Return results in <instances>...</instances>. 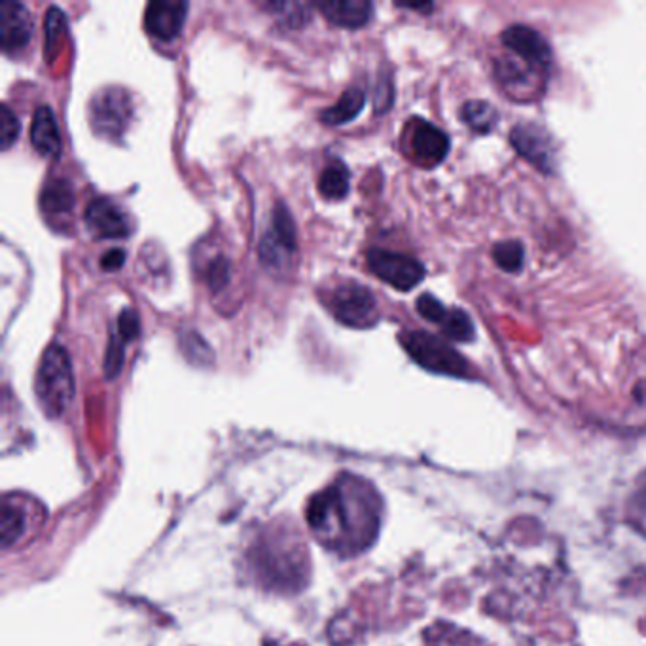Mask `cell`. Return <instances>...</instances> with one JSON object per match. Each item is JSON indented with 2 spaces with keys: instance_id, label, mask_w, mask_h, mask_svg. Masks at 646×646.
<instances>
[{
  "instance_id": "1",
  "label": "cell",
  "mask_w": 646,
  "mask_h": 646,
  "mask_svg": "<svg viewBox=\"0 0 646 646\" xmlns=\"http://www.w3.org/2000/svg\"><path fill=\"white\" fill-rule=\"evenodd\" d=\"M307 520L322 545L353 556L370 545L378 533V499L363 482L340 479L313 499Z\"/></svg>"
},
{
  "instance_id": "2",
  "label": "cell",
  "mask_w": 646,
  "mask_h": 646,
  "mask_svg": "<svg viewBox=\"0 0 646 646\" xmlns=\"http://www.w3.org/2000/svg\"><path fill=\"white\" fill-rule=\"evenodd\" d=\"M74 376L71 356L63 345L53 343L44 351L38 364L35 392L44 414L56 419L65 414L74 399Z\"/></svg>"
},
{
  "instance_id": "3",
  "label": "cell",
  "mask_w": 646,
  "mask_h": 646,
  "mask_svg": "<svg viewBox=\"0 0 646 646\" xmlns=\"http://www.w3.org/2000/svg\"><path fill=\"white\" fill-rule=\"evenodd\" d=\"M400 343L407 355L425 370L453 376V378H466L471 371L465 356L438 336L422 332V330L404 332L400 336Z\"/></svg>"
},
{
  "instance_id": "4",
  "label": "cell",
  "mask_w": 646,
  "mask_h": 646,
  "mask_svg": "<svg viewBox=\"0 0 646 646\" xmlns=\"http://www.w3.org/2000/svg\"><path fill=\"white\" fill-rule=\"evenodd\" d=\"M133 117L131 97L122 87H105L89 102V125L97 137L120 141Z\"/></svg>"
},
{
  "instance_id": "5",
  "label": "cell",
  "mask_w": 646,
  "mask_h": 646,
  "mask_svg": "<svg viewBox=\"0 0 646 646\" xmlns=\"http://www.w3.org/2000/svg\"><path fill=\"white\" fill-rule=\"evenodd\" d=\"M330 312L342 325L351 328H370L378 322V302L366 287L355 281L338 287L328 302Z\"/></svg>"
},
{
  "instance_id": "6",
  "label": "cell",
  "mask_w": 646,
  "mask_h": 646,
  "mask_svg": "<svg viewBox=\"0 0 646 646\" xmlns=\"http://www.w3.org/2000/svg\"><path fill=\"white\" fill-rule=\"evenodd\" d=\"M368 268L383 283L391 284L397 291L407 292L415 289L425 279V268L412 256L392 253L386 248L368 251Z\"/></svg>"
},
{
  "instance_id": "7",
  "label": "cell",
  "mask_w": 646,
  "mask_h": 646,
  "mask_svg": "<svg viewBox=\"0 0 646 646\" xmlns=\"http://www.w3.org/2000/svg\"><path fill=\"white\" fill-rule=\"evenodd\" d=\"M294 251H296V226L292 220L291 211L284 205H277L271 228L258 245L261 264L271 269L281 268Z\"/></svg>"
},
{
  "instance_id": "8",
  "label": "cell",
  "mask_w": 646,
  "mask_h": 646,
  "mask_svg": "<svg viewBox=\"0 0 646 646\" xmlns=\"http://www.w3.org/2000/svg\"><path fill=\"white\" fill-rule=\"evenodd\" d=\"M40 522H42V510L40 507L33 509V499H25L20 495H7L0 510L4 548L17 545Z\"/></svg>"
},
{
  "instance_id": "9",
  "label": "cell",
  "mask_w": 646,
  "mask_h": 646,
  "mask_svg": "<svg viewBox=\"0 0 646 646\" xmlns=\"http://www.w3.org/2000/svg\"><path fill=\"white\" fill-rule=\"evenodd\" d=\"M510 141L517 154L533 163L535 168L545 171V173H552L556 168V146H553L552 137L540 125H516L512 130Z\"/></svg>"
},
{
  "instance_id": "10",
  "label": "cell",
  "mask_w": 646,
  "mask_h": 646,
  "mask_svg": "<svg viewBox=\"0 0 646 646\" xmlns=\"http://www.w3.org/2000/svg\"><path fill=\"white\" fill-rule=\"evenodd\" d=\"M87 230L101 240H125L131 233L130 218L109 197L89 202L84 212Z\"/></svg>"
},
{
  "instance_id": "11",
  "label": "cell",
  "mask_w": 646,
  "mask_h": 646,
  "mask_svg": "<svg viewBox=\"0 0 646 646\" xmlns=\"http://www.w3.org/2000/svg\"><path fill=\"white\" fill-rule=\"evenodd\" d=\"M33 17L22 2L7 0L0 7V46L4 53L25 50L33 38Z\"/></svg>"
},
{
  "instance_id": "12",
  "label": "cell",
  "mask_w": 646,
  "mask_h": 646,
  "mask_svg": "<svg viewBox=\"0 0 646 646\" xmlns=\"http://www.w3.org/2000/svg\"><path fill=\"white\" fill-rule=\"evenodd\" d=\"M188 14L186 2L156 0L146 7L145 27L148 35L163 42H171L181 35Z\"/></svg>"
},
{
  "instance_id": "13",
  "label": "cell",
  "mask_w": 646,
  "mask_h": 646,
  "mask_svg": "<svg viewBox=\"0 0 646 646\" xmlns=\"http://www.w3.org/2000/svg\"><path fill=\"white\" fill-rule=\"evenodd\" d=\"M410 148L417 163H422L425 168H435L438 163H442L450 153V138L440 127L417 120L412 125Z\"/></svg>"
},
{
  "instance_id": "14",
  "label": "cell",
  "mask_w": 646,
  "mask_h": 646,
  "mask_svg": "<svg viewBox=\"0 0 646 646\" xmlns=\"http://www.w3.org/2000/svg\"><path fill=\"white\" fill-rule=\"evenodd\" d=\"M502 44L529 66L545 69L552 61V53L545 37L527 25H512L502 33Z\"/></svg>"
},
{
  "instance_id": "15",
  "label": "cell",
  "mask_w": 646,
  "mask_h": 646,
  "mask_svg": "<svg viewBox=\"0 0 646 646\" xmlns=\"http://www.w3.org/2000/svg\"><path fill=\"white\" fill-rule=\"evenodd\" d=\"M313 7L319 8L328 22L345 29H361L374 14V4L368 0H328Z\"/></svg>"
},
{
  "instance_id": "16",
  "label": "cell",
  "mask_w": 646,
  "mask_h": 646,
  "mask_svg": "<svg viewBox=\"0 0 646 646\" xmlns=\"http://www.w3.org/2000/svg\"><path fill=\"white\" fill-rule=\"evenodd\" d=\"M31 143L44 158H59L61 156V133L53 110L42 105L35 110L33 125H31Z\"/></svg>"
},
{
  "instance_id": "17",
  "label": "cell",
  "mask_w": 646,
  "mask_h": 646,
  "mask_svg": "<svg viewBox=\"0 0 646 646\" xmlns=\"http://www.w3.org/2000/svg\"><path fill=\"white\" fill-rule=\"evenodd\" d=\"M74 207L73 186L66 181L56 179V181L44 184L42 194H40V209L44 218H48L51 224L71 217Z\"/></svg>"
},
{
  "instance_id": "18",
  "label": "cell",
  "mask_w": 646,
  "mask_h": 646,
  "mask_svg": "<svg viewBox=\"0 0 646 646\" xmlns=\"http://www.w3.org/2000/svg\"><path fill=\"white\" fill-rule=\"evenodd\" d=\"M366 94L361 87H349L348 92L340 97V101L334 102L330 109L320 112L322 124L343 125L353 122L364 109Z\"/></svg>"
},
{
  "instance_id": "19",
  "label": "cell",
  "mask_w": 646,
  "mask_h": 646,
  "mask_svg": "<svg viewBox=\"0 0 646 646\" xmlns=\"http://www.w3.org/2000/svg\"><path fill=\"white\" fill-rule=\"evenodd\" d=\"M351 174L342 160H336L328 166L319 179V192L327 199H343L349 194Z\"/></svg>"
},
{
  "instance_id": "20",
  "label": "cell",
  "mask_w": 646,
  "mask_h": 646,
  "mask_svg": "<svg viewBox=\"0 0 646 646\" xmlns=\"http://www.w3.org/2000/svg\"><path fill=\"white\" fill-rule=\"evenodd\" d=\"M66 37V17L63 10L51 7L44 22V56L53 59L61 42Z\"/></svg>"
},
{
  "instance_id": "21",
  "label": "cell",
  "mask_w": 646,
  "mask_h": 646,
  "mask_svg": "<svg viewBox=\"0 0 646 646\" xmlns=\"http://www.w3.org/2000/svg\"><path fill=\"white\" fill-rule=\"evenodd\" d=\"M179 342H181L182 355L186 356L190 363H194L196 366H207L212 363L215 355L199 332H194V330L181 332Z\"/></svg>"
},
{
  "instance_id": "22",
  "label": "cell",
  "mask_w": 646,
  "mask_h": 646,
  "mask_svg": "<svg viewBox=\"0 0 646 646\" xmlns=\"http://www.w3.org/2000/svg\"><path fill=\"white\" fill-rule=\"evenodd\" d=\"M440 327H442L443 334L451 340H458V342H473L474 332H476L473 320L461 309H450Z\"/></svg>"
},
{
  "instance_id": "23",
  "label": "cell",
  "mask_w": 646,
  "mask_h": 646,
  "mask_svg": "<svg viewBox=\"0 0 646 646\" xmlns=\"http://www.w3.org/2000/svg\"><path fill=\"white\" fill-rule=\"evenodd\" d=\"M463 118L466 124L479 133H486L491 130L497 120V112L493 107L486 101H471L463 107Z\"/></svg>"
},
{
  "instance_id": "24",
  "label": "cell",
  "mask_w": 646,
  "mask_h": 646,
  "mask_svg": "<svg viewBox=\"0 0 646 646\" xmlns=\"http://www.w3.org/2000/svg\"><path fill=\"white\" fill-rule=\"evenodd\" d=\"M493 260L499 268L516 273L523 266V247L517 241H502L493 248Z\"/></svg>"
},
{
  "instance_id": "25",
  "label": "cell",
  "mask_w": 646,
  "mask_h": 646,
  "mask_svg": "<svg viewBox=\"0 0 646 646\" xmlns=\"http://www.w3.org/2000/svg\"><path fill=\"white\" fill-rule=\"evenodd\" d=\"M269 8L276 15H283L284 22L289 27H304L305 23L309 22L312 12L307 4H300V2H269L264 4Z\"/></svg>"
},
{
  "instance_id": "26",
  "label": "cell",
  "mask_w": 646,
  "mask_h": 646,
  "mask_svg": "<svg viewBox=\"0 0 646 646\" xmlns=\"http://www.w3.org/2000/svg\"><path fill=\"white\" fill-rule=\"evenodd\" d=\"M125 345L127 343L114 332L110 336L109 348H107V355H105V378L117 379L118 374L124 368L125 361Z\"/></svg>"
},
{
  "instance_id": "27",
  "label": "cell",
  "mask_w": 646,
  "mask_h": 646,
  "mask_svg": "<svg viewBox=\"0 0 646 646\" xmlns=\"http://www.w3.org/2000/svg\"><path fill=\"white\" fill-rule=\"evenodd\" d=\"M20 131H22L20 120L8 105H2L0 107V141H2L0 148H2V153H8L12 148L20 137Z\"/></svg>"
},
{
  "instance_id": "28",
  "label": "cell",
  "mask_w": 646,
  "mask_h": 646,
  "mask_svg": "<svg viewBox=\"0 0 646 646\" xmlns=\"http://www.w3.org/2000/svg\"><path fill=\"white\" fill-rule=\"evenodd\" d=\"M125 343L137 340L141 334V319H138L137 313L133 312L131 307H125L122 313L118 315V327L114 330Z\"/></svg>"
},
{
  "instance_id": "29",
  "label": "cell",
  "mask_w": 646,
  "mask_h": 646,
  "mask_svg": "<svg viewBox=\"0 0 646 646\" xmlns=\"http://www.w3.org/2000/svg\"><path fill=\"white\" fill-rule=\"evenodd\" d=\"M205 277L212 292L222 291L226 284L230 283V261L226 260L224 256L212 260Z\"/></svg>"
},
{
  "instance_id": "30",
  "label": "cell",
  "mask_w": 646,
  "mask_h": 646,
  "mask_svg": "<svg viewBox=\"0 0 646 646\" xmlns=\"http://www.w3.org/2000/svg\"><path fill=\"white\" fill-rule=\"evenodd\" d=\"M417 312H419L422 317L430 320V322L442 325L443 319H446V315H448L450 309H446L442 302L435 298L432 294H423V296H419V300H417Z\"/></svg>"
},
{
  "instance_id": "31",
  "label": "cell",
  "mask_w": 646,
  "mask_h": 646,
  "mask_svg": "<svg viewBox=\"0 0 646 646\" xmlns=\"http://www.w3.org/2000/svg\"><path fill=\"white\" fill-rule=\"evenodd\" d=\"M125 264V251L122 248H110L101 256V269L105 271H118Z\"/></svg>"
},
{
  "instance_id": "32",
  "label": "cell",
  "mask_w": 646,
  "mask_h": 646,
  "mask_svg": "<svg viewBox=\"0 0 646 646\" xmlns=\"http://www.w3.org/2000/svg\"><path fill=\"white\" fill-rule=\"evenodd\" d=\"M399 7L410 8V10H432V4H399Z\"/></svg>"
}]
</instances>
